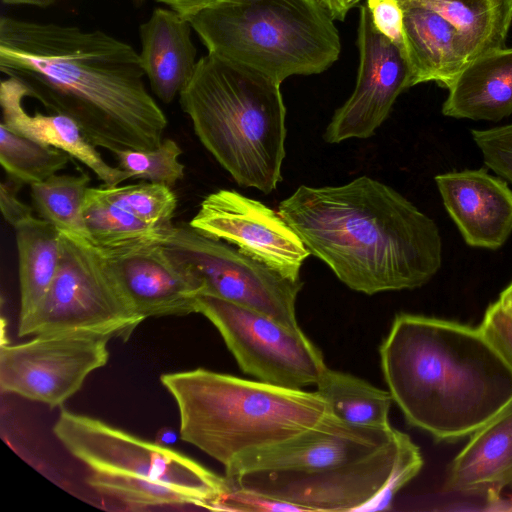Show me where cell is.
Instances as JSON below:
<instances>
[{"mask_svg": "<svg viewBox=\"0 0 512 512\" xmlns=\"http://www.w3.org/2000/svg\"><path fill=\"white\" fill-rule=\"evenodd\" d=\"M0 70L21 76L33 98L74 119L96 147L115 154L163 141L168 121L139 53L108 33L2 16Z\"/></svg>", "mask_w": 512, "mask_h": 512, "instance_id": "1", "label": "cell"}, {"mask_svg": "<svg viewBox=\"0 0 512 512\" xmlns=\"http://www.w3.org/2000/svg\"><path fill=\"white\" fill-rule=\"evenodd\" d=\"M278 212L310 254L357 292L419 288L442 266L436 222L368 176L340 186L300 185L280 202Z\"/></svg>", "mask_w": 512, "mask_h": 512, "instance_id": "2", "label": "cell"}, {"mask_svg": "<svg viewBox=\"0 0 512 512\" xmlns=\"http://www.w3.org/2000/svg\"><path fill=\"white\" fill-rule=\"evenodd\" d=\"M379 354L393 402L435 441L469 437L512 403V367L478 327L399 313Z\"/></svg>", "mask_w": 512, "mask_h": 512, "instance_id": "3", "label": "cell"}, {"mask_svg": "<svg viewBox=\"0 0 512 512\" xmlns=\"http://www.w3.org/2000/svg\"><path fill=\"white\" fill-rule=\"evenodd\" d=\"M400 431L349 424L326 414L305 431L247 451L225 467L230 488L303 511H361L386 485Z\"/></svg>", "mask_w": 512, "mask_h": 512, "instance_id": "4", "label": "cell"}, {"mask_svg": "<svg viewBox=\"0 0 512 512\" xmlns=\"http://www.w3.org/2000/svg\"><path fill=\"white\" fill-rule=\"evenodd\" d=\"M281 84L208 53L179 94L196 136L234 181L264 194L282 180L286 107Z\"/></svg>", "mask_w": 512, "mask_h": 512, "instance_id": "5", "label": "cell"}, {"mask_svg": "<svg viewBox=\"0 0 512 512\" xmlns=\"http://www.w3.org/2000/svg\"><path fill=\"white\" fill-rule=\"evenodd\" d=\"M160 381L178 407L181 439L224 468L247 451L305 431L330 412L316 391L204 368L162 374Z\"/></svg>", "mask_w": 512, "mask_h": 512, "instance_id": "6", "label": "cell"}, {"mask_svg": "<svg viewBox=\"0 0 512 512\" xmlns=\"http://www.w3.org/2000/svg\"><path fill=\"white\" fill-rule=\"evenodd\" d=\"M208 53L282 83L339 58L334 19L318 0H225L189 19Z\"/></svg>", "mask_w": 512, "mask_h": 512, "instance_id": "7", "label": "cell"}, {"mask_svg": "<svg viewBox=\"0 0 512 512\" xmlns=\"http://www.w3.org/2000/svg\"><path fill=\"white\" fill-rule=\"evenodd\" d=\"M60 246L57 273L35 310L19 319L18 335L85 331L129 338L145 319L130 307L110 258L61 232Z\"/></svg>", "mask_w": 512, "mask_h": 512, "instance_id": "8", "label": "cell"}, {"mask_svg": "<svg viewBox=\"0 0 512 512\" xmlns=\"http://www.w3.org/2000/svg\"><path fill=\"white\" fill-rule=\"evenodd\" d=\"M53 432L93 472L161 481L194 495L212 510L230 489L225 476L183 453L97 418L62 409Z\"/></svg>", "mask_w": 512, "mask_h": 512, "instance_id": "9", "label": "cell"}, {"mask_svg": "<svg viewBox=\"0 0 512 512\" xmlns=\"http://www.w3.org/2000/svg\"><path fill=\"white\" fill-rule=\"evenodd\" d=\"M197 280L201 295L214 296L300 328L296 300L303 287L293 279L244 254L235 246L206 236L187 224L175 225L164 244Z\"/></svg>", "mask_w": 512, "mask_h": 512, "instance_id": "10", "label": "cell"}, {"mask_svg": "<svg viewBox=\"0 0 512 512\" xmlns=\"http://www.w3.org/2000/svg\"><path fill=\"white\" fill-rule=\"evenodd\" d=\"M196 313L215 326L240 369L259 381L302 389L316 385L327 367L301 328L209 295L197 297Z\"/></svg>", "mask_w": 512, "mask_h": 512, "instance_id": "11", "label": "cell"}, {"mask_svg": "<svg viewBox=\"0 0 512 512\" xmlns=\"http://www.w3.org/2000/svg\"><path fill=\"white\" fill-rule=\"evenodd\" d=\"M109 336L85 331L55 332L0 348V388L32 401L61 406L88 375L109 359Z\"/></svg>", "mask_w": 512, "mask_h": 512, "instance_id": "12", "label": "cell"}, {"mask_svg": "<svg viewBox=\"0 0 512 512\" xmlns=\"http://www.w3.org/2000/svg\"><path fill=\"white\" fill-rule=\"evenodd\" d=\"M357 44L356 85L325 129L323 137L330 144L373 136L398 96L413 86L403 51L377 30L367 5L360 8Z\"/></svg>", "mask_w": 512, "mask_h": 512, "instance_id": "13", "label": "cell"}, {"mask_svg": "<svg viewBox=\"0 0 512 512\" xmlns=\"http://www.w3.org/2000/svg\"><path fill=\"white\" fill-rule=\"evenodd\" d=\"M189 225L293 279L311 255L279 212L235 190L207 195Z\"/></svg>", "mask_w": 512, "mask_h": 512, "instance_id": "14", "label": "cell"}, {"mask_svg": "<svg viewBox=\"0 0 512 512\" xmlns=\"http://www.w3.org/2000/svg\"><path fill=\"white\" fill-rule=\"evenodd\" d=\"M106 255L130 307L139 316L146 319L196 313L201 286L164 244Z\"/></svg>", "mask_w": 512, "mask_h": 512, "instance_id": "15", "label": "cell"}, {"mask_svg": "<svg viewBox=\"0 0 512 512\" xmlns=\"http://www.w3.org/2000/svg\"><path fill=\"white\" fill-rule=\"evenodd\" d=\"M443 205L465 243L496 250L512 233V189L486 169H465L435 176Z\"/></svg>", "mask_w": 512, "mask_h": 512, "instance_id": "16", "label": "cell"}, {"mask_svg": "<svg viewBox=\"0 0 512 512\" xmlns=\"http://www.w3.org/2000/svg\"><path fill=\"white\" fill-rule=\"evenodd\" d=\"M5 75L6 78L0 83V106L1 123L8 129L66 152L94 172L104 186H117L131 179L127 172L103 159L97 147L86 138L78 123L71 117L45 108L35 98L47 112H29L22 80L17 75Z\"/></svg>", "mask_w": 512, "mask_h": 512, "instance_id": "17", "label": "cell"}, {"mask_svg": "<svg viewBox=\"0 0 512 512\" xmlns=\"http://www.w3.org/2000/svg\"><path fill=\"white\" fill-rule=\"evenodd\" d=\"M512 488V403L469 436L451 461L444 491L487 500Z\"/></svg>", "mask_w": 512, "mask_h": 512, "instance_id": "18", "label": "cell"}, {"mask_svg": "<svg viewBox=\"0 0 512 512\" xmlns=\"http://www.w3.org/2000/svg\"><path fill=\"white\" fill-rule=\"evenodd\" d=\"M190 21L172 9L157 8L140 26L141 65L154 94L171 103L197 65Z\"/></svg>", "mask_w": 512, "mask_h": 512, "instance_id": "19", "label": "cell"}, {"mask_svg": "<svg viewBox=\"0 0 512 512\" xmlns=\"http://www.w3.org/2000/svg\"><path fill=\"white\" fill-rule=\"evenodd\" d=\"M398 2L403 10V53L412 85L436 82L448 88L468 63L457 31L429 8Z\"/></svg>", "mask_w": 512, "mask_h": 512, "instance_id": "20", "label": "cell"}, {"mask_svg": "<svg viewBox=\"0 0 512 512\" xmlns=\"http://www.w3.org/2000/svg\"><path fill=\"white\" fill-rule=\"evenodd\" d=\"M442 113L457 119L500 121L512 114V48L468 62L447 88Z\"/></svg>", "mask_w": 512, "mask_h": 512, "instance_id": "21", "label": "cell"}, {"mask_svg": "<svg viewBox=\"0 0 512 512\" xmlns=\"http://www.w3.org/2000/svg\"><path fill=\"white\" fill-rule=\"evenodd\" d=\"M429 8L457 31L468 62L505 47L512 0H406Z\"/></svg>", "mask_w": 512, "mask_h": 512, "instance_id": "22", "label": "cell"}, {"mask_svg": "<svg viewBox=\"0 0 512 512\" xmlns=\"http://www.w3.org/2000/svg\"><path fill=\"white\" fill-rule=\"evenodd\" d=\"M20 286L19 319L32 313L48 291L60 263V232L32 216L14 227Z\"/></svg>", "mask_w": 512, "mask_h": 512, "instance_id": "23", "label": "cell"}, {"mask_svg": "<svg viewBox=\"0 0 512 512\" xmlns=\"http://www.w3.org/2000/svg\"><path fill=\"white\" fill-rule=\"evenodd\" d=\"M83 216L90 243L108 255L165 244L175 227L149 224L106 201L95 187L87 190Z\"/></svg>", "mask_w": 512, "mask_h": 512, "instance_id": "24", "label": "cell"}, {"mask_svg": "<svg viewBox=\"0 0 512 512\" xmlns=\"http://www.w3.org/2000/svg\"><path fill=\"white\" fill-rule=\"evenodd\" d=\"M316 392L327 402L330 413L349 424L390 427L393 402L389 391L380 389L350 373L326 367Z\"/></svg>", "mask_w": 512, "mask_h": 512, "instance_id": "25", "label": "cell"}, {"mask_svg": "<svg viewBox=\"0 0 512 512\" xmlns=\"http://www.w3.org/2000/svg\"><path fill=\"white\" fill-rule=\"evenodd\" d=\"M90 177L55 174L30 185L34 208L42 219L59 232L89 241L83 216V206Z\"/></svg>", "mask_w": 512, "mask_h": 512, "instance_id": "26", "label": "cell"}, {"mask_svg": "<svg viewBox=\"0 0 512 512\" xmlns=\"http://www.w3.org/2000/svg\"><path fill=\"white\" fill-rule=\"evenodd\" d=\"M70 156L17 134L0 124V163L9 178L19 184L42 182L64 169Z\"/></svg>", "mask_w": 512, "mask_h": 512, "instance_id": "27", "label": "cell"}, {"mask_svg": "<svg viewBox=\"0 0 512 512\" xmlns=\"http://www.w3.org/2000/svg\"><path fill=\"white\" fill-rule=\"evenodd\" d=\"M87 483L98 493L117 499L132 509L179 505L205 508L199 498L161 481L93 472Z\"/></svg>", "mask_w": 512, "mask_h": 512, "instance_id": "28", "label": "cell"}, {"mask_svg": "<svg viewBox=\"0 0 512 512\" xmlns=\"http://www.w3.org/2000/svg\"><path fill=\"white\" fill-rule=\"evenodd\" d=\"M96 188V187H95ZM96 191L106 201L158 226H172L177 196L170 186L141 182L131 185L101 186Z\"/></svg>", "mask_w": 512, "mask_h": 512, "instance_id": "29", "label": "cell"}, {"mask_svg": "<svg viewBox=\"0 0 512 512\" xmlns=\"http://www.w3.org/2000/svg\"><path fill=\"white\" fill-rule=\"evenodd\" d=\"M181 154L182 150L177 142L163 139L159 146L152 149H127L114 155L118 167L131 178L172 187L184 177L185 167L179 160Z\"/></svg>", "mask_w": 512, "mask_h": 512, "instance_id": "30", "label": "cell"}, {"mask_svg": "<svg viewBox=\"0 0 512 512\" xmlns=\"http://www.w3.org/2000/svg\"><path fill=\"white\" fill-rule=\"evenodd\" d=\"M424 460L420 448L400 431L399 446L390 477L384 488L361 511L390 509L397 493L421 471Z\"/></svg>", "mask_w": 512, "mask_h": 512, "instance_id": "31", "label": "cell"}, {"mask_svg": "<svg viewBox=\"0 0 512 512\" xmlns=\"http://www.w3.org/2000/svg\"><path fill=\"white\" fill-rule=\"evenodd\" d=\"M485 165L512 184V123L471 130Z\"/></svg>", "mask_w": 512, "mask_h": 512, "instance_id": "32", "label": "cell"}, {"mask_svg": "<svg viewBox=\"0 0 512 512\" xmlns=\"http://www.w3.org/2000/svg\"><path fill=\"white\" fill-rule=\"evenodd\" d=\"M478 328L512 367V310L497 299L485 310Z\"/></svg>", "mask_w": 512, "mask_h": 512, "instance_id": "33", "label": "cell"}, {"mask_svg": "<svg viewBox=\"0 0 512 512\" xmlns=\"http://www.w3.org/2000/svg\"><path fill=\"white\" fill-rule=\"evenodd\" d=\"M215 510L244 511V512H294L303 511L301 508L265 497L252 491L230 488L220 496Z\"/></svg>", "mask_w": 512, "mask_h": 512, "instance_id": "34", "label": "cell"}, {"mask_svg": "<svg viewBox=\"0 0 512 512\" xmlns=\"http://www.w3.org/2000/svg\"><path fill=\"white\" fill-rule=\"evenodd\" d=\"M377 30L403 51V10L398 0H367Z\"/></svg>", "mask_w": 512, "mask_h": 512, "instance_id": "35", "label": "cell"}, {"mask_svg": "<svg viewBox=\"0 0 512 512\" xmlns=\"http://www.w3.org/2000/svg\"><path fill=\"white\" fill-rule=\"evenodd\" d=\"M21 184L9 180L0 186V207L7 223L15 227L33 216L32 208L17 197V189Z\"/></svg>", "mask_w": 512, "mask_h": 512, "instance_id": "36", "label": "cell"}, {"mask_svg": "<svg viewBox=\"0 0 512 512\" xmlns=\"http://www.w3.org/2000/svg\"><path fill=\"white\" fill-rule=\"evenodd\" d=\"M170 7L186 19H191L200 12L225 0H156Z\"/></svg>", "mask_w": 512, "mask_h": 512, "instance_id": "37", "label": "cell"}, {"mask_svg": "<svg viewBox=\"0 0 512 512\" xmlns=\"http://www.w3.org/2000/svg\"><path fill=\"white\" fill-rule=\"evenodd\" d=\"M334 20H344L352 8L351 0H318Z\"/></svg>", "mask_w": 512, "mask_h": 512, "instance_id": "38", "label": "cell"}, {"mask_svg": "<svg viewBox=\"0 0 512 512\" xmlns=\"http://www.w3.org/2000/svg\"><path fill=\"white\" fill-rule=\"evenodd\" d=\"M485 511L512 512V496L503 497L502 495L485 500Z\"/></svg>", "mask_w": 512, "mask_h": 512, "instance_id": "39", "label": "cell"}, {"mask_svg": "<svg viewBox=\"0 0 512 512\" xmlns=\"http://www.w3.org/2000/svg\"><path fill=\"white\" fill-rule=\"evenodd\" d=\"M177 441V433L169 428L160 430L157 434L156 442L165 446L173 444Z\"/></svg>", "mask_w": 512, "mask_h": 512, "instance_id": "40", "label": "cell"}, {"mask_svg": "<svg viewBox=\"0 0 512 512\" xmlns=\"http://www.w3.org/2000/svg\"><path fill=\"white\" fill-rule=\"evenodd\" d=\"M5 4L10 5H33L38 7H47L53 4L56 0H2Z\"/></svg>", "mask_w": 512, "mask_h": 512, "instance_id": "41", "label": "cell"}, {"mask_svg": "<svg viewBox=\"0 0 512 512\" xmlns=\"http://www.w3.org/2000/svg\"><path fill=\"white\" fill-rule=\"evenodd\" d=\"M498 299L512 310V281L502 290Z\"/></svg>", "mask_w": 512, "mask_h": 512, "instance_id": "42", "label": "cell"}, {"mask_svg": "<svg viewBox=\"0 0 512 512\" xmlns=\"http://www.w3.org/2000/svg\"><path fill=\"white\" fill-rule=\"evenodd\" d=\"M136 5H141L145 0H133Z\"/></svg>", "mask_w": 512, "mask_h": 512, "instance_id": "43", "label": "cell"}, {"mask_svg": "<svg viewBox=\"0 0 512 512\" xmlns=\"http://www.w3.org/2000/svg\"><path fill=\"white\" fill-rule=\"evenodd\" d=\"M360 0H351V6L353 7L356 3H358Z\"/></svg>", "mask_w": 512, "mask_h": 512, "instance_id": "44", "label": "cell"}]
</instances>
